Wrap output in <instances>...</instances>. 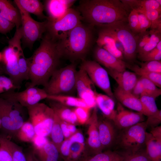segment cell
Listing matches in <instances>:
<instances>
[{"label":"cell","mask_w":161,"mask_h":161,"mask_svg":"<svg viewBox=\"0 0 161 161\" xmlns=\"http://www.w3.org/2000/svg\"><path fill=\"white\" fill-rule=\"evenodd\" d=\"M76 10L85 23L99 27L128 22L130 12L120 0H81Z\"/></svg>","instance_id":"obj_1"},{"label":"cell","mask_w":161,"mask_h":161,"mask_svg":"<svg viewBox=\"0 0 161 161\" xmlns=\"http://www.w3.org/2000/svg\"><path fill=\"white\" fill-rule=\"evenodd\" d=\"M44 34L39 47L28 58L30 82L28 85L30 86L45 87L53 72L58 69L61 58L57 42Z\"/></svg>","instance_id":"obj_2"},{"label":"cell","mask_w":161,"mask_h":161,"mask_svg":"<svg viewBox=\"0 0 161 161\" xmlns=\"http://www.w3.org/2000/svg\"><path fill=\"white\" fill-rule=\"evenodd\" d=\"M94 27L82 22L64 38L57 42L61 58L71 63L85 60L94 42Z\"/></svg>","instance_id":"obj_3"},{"label":"cell","mask_w":161,"mask_h":161,"mask_svg":"<svg viewBox=\"0 0 161 161\" xmlns=\"http://www.w3.org/2000/svg\"><path fill=\"white\" fill-rule=\"evenodd\" d=\"M77 64L71 63L57 69L53 72L46 86L43 88L48 95L74 96L76 92Z\"/></svg>","instance_id":"obj_4"},{"label":"cell","mask_w":161,"mask_h":161,"mask_svg":"<svg viewBox=\"0 0 161 161\" xmlns=\"http://www.w3.org/2000/svg\"><path fill=\"white\" fill-rule=\"evenodd\" d=\"M21 31L20 28L16 29L14 36L8 41V45L1 52V63L4 74L7 75L16 86L21 88L23 82L20 74L18 58V51L21 45Z\"/></svg>","instance_id":"obj_5"},{"label":"cell","mask_w":161,"mask_h":161,"mask_svg":"<svg viewBox=\"0 0 161 161\" xmlns=\"http://www.w3.org/2000/svg\"><path fill=\"white\" fill-rule=\"evenodd\" d=\"M21 106L18 103L0 97L1 129L7 137L16 136L23 122Z\"/></svg>","instance_id":"obj_6"},{"label":"cell","mask_w":161,"mask_h":161,"mask_svg":"<svg viewBox=\"0 0 161 161\" xmlns=\"http://www.w3.org/2000/svg\"><path fill=\"white\" fill-rule=\"evenodd\" d=\"M47 21L44 34L58 42L64 38L73 29L82 22L83 18L78 11L71 8L60 19L54 21Z\"/></svg>","instance_id":"obj_7"},{"label":"cell","mask_w":161,"mask_h":161,"mask_svg":"<svg viewBox=\"0 0 161 161\" xmlns=\"http://www.w3.org/2000/svg\"><path fill=\"white\" fill-rule=\"evenodd\" d=\"M29 121L33 125L36 135L49 136L55 114L52 109L44 103H38L26 108Z\"/></svg>","instance_id":"obj_8"},{"label":"cell","mask_w":161,"mask_h":161,"mask_svg":"<svg viewBox=\"0 0 161 161\" xmlns=\"http://www.w3.org/2000/svg\"><path fill=\"white\" fill-rule=\"evenodd\" d=\"M21 17V41L24 47L32 49L37 41L41 39L46 31L47 21L41 22L35 21L19 5L15 4Z\"/></svg>","instance_id":"obj_9"},{"label":"cell","mask_w":161,"mask_h":161,"mask_svg":"<svg viewBox=\"0 0 161 161\" xmlns=\"http://www.w3.org/2000/svg\"><path fill=\"white\" fill-rule=\"evenodd\" d=\"M145 122H143L121 130L117 137L119 145L125 151H135L145 145L146 129Z\"/></svg>","instance_id":"obj_10"},{"label":"cell","mask_w":161,"mask_h":161,"mask_svg":"<svg viewBox=\"0 0 161 161\" xmlns=\"http://www.w3.org/2000/svg\"><path fill=\"white\" fill-rule=\"evenodd\" d=\"M105 27L111 29L121 43L124 58L129 61H134L137 54V35L131 30L128 22H119Z\"/></svg>","instance_id":"obj_11"},{"label":"cell","mask_w":161,"mask_h":161,"mask_svg":"<svg viewBox=\"0 0 161 161\" xmlns=\"http://www.w3.org/2000/svg\"><path fill=\"white\" fill-rule=\"evenodd\" d=\"M80 67L86 72L95 85L114 99L113 92L111 87L109 74L107 70L95 61L85 60Z\"/></svg>","instance_id":"obj_12"},{"label":"cell","mask_w":161,"mask_h":161,"mask_svg":"<svg viewBox=\"0 0 161 161\" xmlns=\"http://www.w3.org/2000/svg\"><path fill=\"white\" fill-rule=\"evenodd\" d=\"M48 95L43 89L27 85L26 89L21 92L10 90L0 95V97L19 103L26 108L35 104L43 99Z\"/></svg>","instance_id":"obj_13"},{"label":"cell","mask_w":161,"mask_h":161,"mask_svg":"<svg viewBox=\"0 0 161 161\" xmlns=\"http://www.w3.org/2000/svg\"><path fill=\"white\" fill-rule=\"evenodd\" d=\"M99 28L96 40L97 45L117 58L123 61V47L114 32L107 27Z\"/></svg>","instance_id":"obj_14"},{"label":"cell","mask_w":161,"mask_h":161,"mask_svg":"<svg viewBox=\"0 0 161 161\" xmlns=\"http://www.w3.org/2000/svg\"><path fill=\"white\" fill-rule=\"evenodd\" d=\"M90 117L86 123L88 124V137L85 151L88 158L102 152L98 127V117L96 107L93 109Z\"/></svg>","instance_id":"obj_15"},{"label":"cell","mask_w":161,"mask_h":161,"mask_svg":"<svg viewBox=\"0 0 161 161\" xmlns=\"http://www.w3.org/2000/svg\"><path fill=\"white\" fill-rule=\"evenodd\" d=\"M95 86L86 72L80 67L77 73L76 92L78 97L83 100L87 105H92L95 102L97 92Z\"/></svg>","instance_id":"obj_16"},{"label":"cell","mask_w":161,"mask_h":161,"mask_svg":"<svg viewBox=\"0 0 161 161\" xmlns=\"http://www.w3.org/2000/svg\"><path fill=\"white\" fill-rule=\"evenodd\" d=\"M113 121L116 127L122 130L143 122L144 115L139 112H134L125 109L118 103Z\"/></svg>","instance_id":"obj_17"},{"label":"cell","mask_w":161,"mask_h":161,"mask_svg":"<svg viewBox=\"0 0 161 161\" xmlns=\"http://www.w3.org/2000/svg\"><path fill=\"white\" fill-rule=\"evenodd\" d=\"M93 55L96 61L103 65L106 69L118 72L126 70L127 65L126 63L97 45L94 49Z\"/></svg>","instance_id":"obj_18"},{"label":"cell","mask_w":161,"mask_h":161,"mask_svg":"<svg viewBox=\"0 0 161 161\" xmlns=\"http://www.w3.org/2000/svg\"><path fill=\"white\" fill-rule=\"evenodd\" d=\"M76 1L75 0L44 1V8L48 15L46 20L54 21L60 19Z\"/></svg>","instance_id":"obj_19"},{"label":"cell","mask_w":161,"mask_h":161,"mask_svg":"<svg viewBox=\"0 0 161 161\" xmlns=\"http://www.w3.org/2000/svg\"><path fill=\"white\" fill-rule=\"evenodd\" d=\"M98 127L103 150L110 148L117 137L116 127L113 122L105 117L100 119H98Z\"/></svg>","instance_id":"obj_20"},{"label":"cell","mask_w":161,"mask_h":161,"mask_svg":"<svg viewBox=\"0 0 161 161\" xmlns=\"http://www.w3.org/2000/svg\"><path fill=\"white\" fill-rule=\"evenodd\" d=\"M106 70L109 75L116 82L117 87L123 91L131 92L138 79L136 74L126 70L122 72Z\"/></svg>","instance_id":"obj_21"},{"label":"cell","mask_w":161,"mask_h":161,"mask_svg":"<svg viewBox=\"0 0 161 161\" xmlns=\"http://www.w3.org/2000/svg\"><path fill=\"white\" fill-rule=\"evenodd\" d=\"M32 152L36 161H59L61 157L57 147L49 140L42 146L33 148Z\"/></svg>","instance_id":"obj_22"},{"label":"cell","mask_w":161,"mask_h":161,"mask_svg":"<svg viewBox=\"0 0 161 161\" xmlns=\"http://www.w3.org/2000/svg\"><path fill=\"white\" fill-rule=\"evenodd\" d=\"M113 94L114 97L122 105L144 115L139 98L134 96L131 92L123 91L117 87L114 90Z\"/></svg>","instance_id":"obj_23"},{"label":"cell","mask_w":161,"mask_h":161,"mask_svg":"<svg viewBox=\"0 0 161 161\" xmlns=\"http://www.w3.org/2000/svg\"><path fill=\"white\" fill-rule=\"evenodd\" d=\"M49 106L61 120L75 125L78 124L73 108L63 105L57 101L46 99Z\"/></svg>","instance_id":"obj_24"},{"label":"cell","mask_w":161,"mask_h":161,"mask_svg":"<svg viewBox=\"0 0 161 161\" xmlns=\"http://www.w3.org/2000/svg\"><path fill=\"white\" fill-rule=\"evenodd\" d=\"M0 15L13 23L16 29L21 26V17L19 10L9 1L0 0Z\"/></svg>","instance_id":"obj_25"},{"label":"cell","mask_w":161,"mask_h":161,"mask_svg":"<svg viewBox=\"0 0 161 161\" xmlns=\"http://www.w3.org/2000/svg\"><path fill=\"white\" fill-rule=\"evenodd\" d=\"M96 102V106L102 112L104 117L113 122L116 114L114 99L106 95L97 92Z\"/></svg>","instance_id":"obj_26"},{"label":"cell","mask_w":161,"mask_h":161,"mask_svg":"<svg viewBox=\"0 0 161 161\" xmlns=\"http://www.w3.org/2000/svg\"><path fill=\"white\" fill-rule=\"evenodd\" d=\"M130 11L132 10H156L161 12V0H120Z\"/></svg>","instance_id":"obj_27"},{"label":"cell","mask_w":161,"mask_h":161,"mask_svg":"<svg viewBox=\"0 0 161 161\" xmlns=\"http://www.w3.org/2000/svg\"><path fill=\"white\" fill-rule=\"evenodd\" d=\"M15 4L19 5L29 13L33 14L40 19H47V16L43 13L44 5L38 0H15Z\"/></svg>","instance_id":"obj_28"},{"label":"cell","mask_w":161,"mask_h":161,"mask_svg":"<svg viewBox=\"0 0 161 161\" xmlns=\"http://www.w3.org/2000/svg\"><path fill=\"white\" fill-rule=\"evenodd\" d=\"M145 145L151 161H161V142L156 141L150 133L146 132Z\"/></svg>","instance_id":"obj_29"},{"label":"cell","mask_w":161,"mask_h":161,"mask_svg":"<svg viewBox=\"0 0 161 161\" xmlns=\"http://www.w3.org/2000/svg\"><path fill=\"white\" fill-rule=\"evenodd\" d=\"M0 141L9 148L11 154L13 161H27L26 155L22 148L11 140L8 137L0 134Z\"/></svg>","instance_id":"obj_30"},{"label":"cell","mask_w":161,"mask_h":161,"mask_svg":"<svg viewBox=\"0 0 161 161\" xmlns=\"http://www.w3.org/2000/svg\"><path fill=\"white\" fill-rule=\"evenodd\" d=\"M46 99L55 100L65 106L72 108L87 107L83 100L78 97L73 96L48 95Z\"/></svg>","instance_id":"obj_31"},{"label":"cell","mask_w":161,"mask_h":161,"mask_svg":"<svg viewBox=\"0 0 161 161\" xmlns=\"http://www.w3.org/2000/svg\"><path fill=\"white\" fill-rule=\"evenodd\" d=\"M127 68H129L137 75L146 78L153 83L157 87L161 88V73L150 72L141 68L136 65H130L128 64Z\"/></svg>","instance_id":"obj_32"},{"label":"cell","mask_w":161,"mask_h":161,"mask_svg":"<svg viewBox=\"0 0 161 161\" xmlns=\"http://www.w3.org/2000/svg\"><path fill=\"white\" fill-rule=\"evenodd\" d=\"M35 134L34 127L29 121L24 122L15 136L21 141L31 143Z\"/></svg>","instance_id":"obj_33"},{"label":"cell","mask_w":161,"mask_h":161,"mask_svg":"<svg viewBox=\"0 0 161 161\" xmlns=\"http://www.w3.org/2000/svg\"><path fill=\"white\" fill-rule=\"evenodd\" d=\"M139 99L144 115L148 117L154 114L159 111L156 103V99L146 95H141Z\"/></svg>","instance_id":"obj_34"},{"label":"cell","mask_w":161,"mask_h":161,"mask_svg":"<svg viewBox=\"0 0 161 161\" xmlns=\"http://www.w3.org/2000/svg\"><path fill=\"white\" fill-rule=\"evenodd\" d=\"M18 63L20 74L22 81L29 80V63L23 52L21 45L18 47Z\"/></svg>","instance_id":"obj_35"},{"label":"cell","mask_w":161,"mask_h":161,"mask_svg":"<svg viewBox=\"0 0 161 161\" xmlns=\"http://www.w3.org/2000/svg\"><path fill=\"white\" fill-rule=\"evenodd\" d=\"M49 136L52 142L59 150L64 138L59 123V118L55 114Z\"/></svg>","instance_id":"obj_36"},{"label":"cell","mask_w":161,"mask_h":161,"mask_svg":"<svg viewBox=\"0 0 161 161\" xmlns=\"http://www.w3.org/2000/svg\"><path fill=\"white\" fill-rule=\"evenodd\" d=\"M149 32L150 41L137 53L139 58L154 49L158 43L161 41V32L157 30H151Z\"/></svg>","instance_id":"obj_37"},{"label":"cell","mask_w":161,"mask_h":161,"mask_svg":"<svg viewBox=\"0 0 161 161\" xmlns=\"http://www.w3.org/2000/svg\"><path fill=\"white\" fill-rule=\"evenodd\" d=\"M119 154L122 161H151L145 150L143 148L135 151H125Z\"/></svg>","instance_id":"obj_38"},{"label":"cell","mask_w":161,"mask_h":161,"mask_svg":"<svg viewBox=\"0 0 161 161\" xmlns=\"http://www.w3.org/2000/svg\"><path fill=\"white\" fill-rule=\"evenodd\" d=\"M137 11L144 13L150 21L151 30L161 32V12L156 10Z\"/></svg>","instance_id":"obj_39"},{"label":"cell","mask_w":161,"mask_h":161,"mask_svg":"<svg viewBox=\"0 0 161 161\" xmlns=\"http://www.w3.org/2000/svg\"><path fill=\"white\" fill-rule=\"evenodd\" d=\"M144 88V93L142 95H146L154 98L158 97L161 95V89L157 87L150 80L140 77Z\"/></svg>","instance_id":"obj_40"},{"label":"cell","mask_w":161,"mask_h":161,"mask_svg":"<svg viewBox=\"0 0 161 161\" xmlns=\"http://www.w3.org/2000/svg\"><path fill=\"white\" fill-rule=\"evenodd\" d=\"M91 109L88 107H78L73 108L78 124H84L87 123L91 116Z\"/></svg>","instance_id":"obj_41"},{"label":"cell","mask_w":161,"mask_h":161,"mask_svg":"<svg viewBox=\"0 0 161 161\" xmlns=\"http://www.w3.org/2000/svg\"><path fill=\"white\" fill-rule=\"evenodd\" d=\"M118 153L107 151L89 157L85 161H114Z\"/></svg>","instance_id":"obj_42"},{"label":"cell","mask_w":161,"mask_h":161,"mask_svg":"<svg viewBox=\"0 0 161 161\" xmlns=\"http://www.w3.org/2000/svg\"><path fill=\"white\" fill-rule=\"evenodd\" d=\"M20 88L16 85L10 78L0 75V95L10 90L19 89Z\"/></svg>","instance_id":"obj_43"},{"label":"cell","mask_w":161,"mask_h":161,"mask_svg":"<svg viewBox=\"0 0 161 161\" xmlns=\"http://www.w3.org/2000/svg\"><path fill=\"white\" fill-rule=\"evenodd\" d=\"M144 62L151 61H161V41L153 49L139 58Z\"/></svg>","instance_id":"obj_44"},{"label":"cell","mask_w":161,"mask_h":161,"mask_svg":"<svg viewBox=\"0 0 161 161\" xmlns=\"http://www.w3.org/2000/svg\"><path fill=\"white\" fill-rule=\"evenodd\" d=\"M129 26L132 32L135 34L139 32V24L137 11L135 10H131L128 17Z\"/></svg>","instance_id":"obj_45"},{"label":"cell","mask_w":161,"mask_h":161,"mask_svg":"<svg viewBox=\"0 0 161 161\" xmlns=\"http://www.w3.org/2000/svg\"><path fill=\"white\" fill-rule=\"evenodd\" d=\"M140 67L146 71L161 73V61H151L141 63Z\"/></svg>","instance_id":"obj_46"},{"label":"cell","mask_w":161,"mask_h":161,"mask_svg":"<svg viewBox=\"0 0 161 161\" xmlns=\"http://www.w3.org/2000/svg\"><path fill=\"white\" fill-rule=\"evenodd\" d=\"M72 143L69 139L64 140L59 149L60 157L64 161H68L70 154V146Z\"/></svg>","instance_id":"obj_47"},{"label":"cell","mask_w":161,"mask_h":161,"mask_svg":"<svg viewBox=\"0 0 161 161\" xmlns=\"http://www.w3.org/2000/svg\"><path fill=\"white\" fill-rule=\"evenodd\" d=\"M149 31L140 33L137 35V54L150 40Z\"/></svg>","instance_id":"obj_48"},{"label":"cell","mask_w":161,"mask_h":161,"mask_svg":"<svg viewBox=\"0 0 161 161\" xmlns=\"http://www.w3.org/2000/svg\"><path fill=\"white\" fill-rule=\"evenodd\" d=\"M136 11L138 13L140 33L147 30L148 28H150L151 24L150 21L144 13L139 11Z\"/></svg>","instance_id":"obj_49"},{"label":"cell","mask_w":161,"mask_h":161,"mask_svg":"<svg viewBox=\"0 0 161 161\" xmlns=\"http://www.w3.org/2000/svg\"><path fill=\"white\" fill-rule=\"evenodd\" d=\"M147 120L145 121L147 127L152 128L157 126L161 123V110L156 113L147 117Z\"/></svg>","instance_id":"obj_50"},{"label":"cell","mask_w":161,"mask_h":161,"mask_svg":"<svg viewBox=\"0 0 161 161\" xmlns=\"http://www.w3.org/2000/svg\"><path fill=\"white\" fill-rule=\"evenodd\" d=\"M15 27V25L0 15V33L6 35Z\"/></svg>","instance_id":"obj_51"},{"label":"cell","mask_w":161,"mask_h":161,"mask_svg":"<svg viewBox=\"0 0 161 161\" xmlns=\"http://www.w3.org/2000/svg\"><path fill=\"white\" fill-rule=\"evenodd\" d=\"M0 161H13L11 154L9 148L0 141Z\"/></svg>","instance_id":"obj_52"},{"label":"cell","mask_w":161,"mask_h":161,"mask_svg":"<svg viewBox=\"0 0 161 161\" xmlns=\"http://www.w3.org/2000/svg\"><path fill=\"white\" fill-rule=\"evenodd\" d=\"M144 88L143 83L140 78H138L134 85L131 93L136 97L139 98L144 93Z\"/></svg>","instance_id":"obj_53"},{"label":"cell","mask_w":161,"mask_h":161,"mask_svg":"<svg viewBox=\"0 0 161 161\" xmlns=\"http://www.w3.org/2000/svg\"><path fill=\"white\" fill-rule=\"evenodd\" d=\"M48 141L47 137L35 134L31 143L33 146V148H35L42 146Z\"/></svg>","instance_id":"obj_54"},{"label":"cell","mask_w":161,"mask_h":161,"mask_svg":"<svg viewBox=\"0 0 161 161\" xmlns=\"http://www.w3.org/2000/svg\"><path fill=\"white\" fill-rule=\"evenodd\" d=\"M72 143H78L84 144L85 139L83 134L80 131H78L71 135L69 138Z\"/></svg>","instance_id":"obj_55"},{"label":"cell","mask_w":161,"mask_h":161,"mask_svg":"<svg viewBox=\"0 0 161 161\" xmlns=\"http://www.w3.org/2000/svg\"><path fill=\"white\" fill-rule=\"evenodd\" d=\"M59 121L64 140L69 139L72 135L67 128L66 122L61 120L59 118Z\"/></svg>","instance_id":"obj_56"},{"label":"cell","mask_w":161,"mask_h":161,"mask_svg":"<svg viewBox=\"0 0 161 161\" xmlns=\"http://www.w3.org/2000/svg\"><path fill=\"white\" fill-rule=\"evenodd\" d=\"M150 133L156 141H161V126L152 128Z\"/></svg>","instance_id":"obj_57"},{"label":"cell","mask_w":161,"mask_h":161,"mask_svg":"<svg viewBox=\"0 0 161 161\" xmlns=\"http://www.w3.org/2000/svg\"><path fill=\"white\" fill-rule=\"evenodd\" d=\"M66 122L67 128L72 135L76 132L78 130L77 129L75 125Z\"/></svg>","instance_id":"obj_58"},{"label":"cell","mask_w":161,"mask_h":161,"mask_svg":"<svg viewBox=\"0 0 161 161\" xmlns=\"http://www.w3.org/2000/svg\"><path fill=\"white\" fill-rule=\"evenodd\" d=\"M27 161H36L32 152H30L26 155Z\"/></svg>","instance_id":"obj_59"},{"label":"cell","mask_w":161,"mask_h":161,"mask_svg":"<svg viewBox=\"0 0 161 161\" xmlns=\"http://www.w3.org/2000/svg\"><path fill=\"white\" fill-rule=\"evenodd\" d=\"M3 74H4V68L3 64L0 62V75H2Z\"/></svg>","instance_id":"obj_60"},{"label":"cell","mask_w":161,"mask_h":161,"mask_svg":"<svg viewBox=\"0 0 161 161\" xmlns=\"http://www.w3.org/2000/svg\"><path fill=\"white\" fill-rule=\"evenodd\" d=\"M114 161H122L121 157L118 154Z\"/></svg>","instance_id":"obj_61"},{"label":"cell","mask_w":161,"mask_h":161,"mask_svg":"<svg viewBox=\"0 0 161 161\" xmlns=\"http://www.w3.org/2000/svg\"><path fill=\"white\" fill-rule=\"evenodd\" d=\"M2 58V54L1 52H0V63L1 62Z\"/></svg>","instance_id":"obj_62"}]
</instances>
